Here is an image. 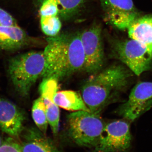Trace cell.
I'll list each match as a JSON object with an SVG mask.
<instances>
[{"mask_svg": "<svg viewBox=\"0 0 152 152\" xmlns=\"http://www.w3.org/2000/svg\"><path fill=\"white\" fill-rule=\"evenodd\" d=\"M47 42L43 51L45 66L43 78H52L59 81L84 69L81 33L58 34L48 37Z\"/></svg>", "mask_w": 152, "mask_h": 152, "instance_id": "6da1fadb", "label": "cell"}, {"mask_svg": "<svg viewBox=\"0 0 152 152\" xmlns=\"http://www.w3.org/2000/svg\"><path fill=\"white\" fill-rule=\"evenodd\" d=\"M132 76L124 66L113 65L102 69L87 79L81 95L90 112L100 115L105 108L128 86Z\"/></svg>", "mask_w": 152, "mask_h": 152, "instance_id": "7a4b0ae2", "label": "cell"}, {"mask_svg": "<svg viewBox=\"0 0 152 152\" xmlns=\"http://www.w3.org/2000/svg\"><path fill=\"white\" fill-rule=\"evenodd\" d=\"M45 66L43 51H30L17 55L9 61L8 73L16 91L26 97L42 77Z\"/></svg>", "mask_w": 152, "mask_h": 152, "instance_id": "3957f363", "label": "cell"}, {"mask_svg": "<svg viewBox=\"0 0 152 152\" xmlns=\"http://www.w3.org/2000/svg\"><path fill=\"white\" fill-rule=\"evenodd\" d=\"M68 136L79 146L94 148L97 143L105 124L100 116L90 111H78L67 118Z\"/></svg>", "mask_w": 152, "mask_h": 152, "instance_id": "277c9868", "label": "cell"}, {"mask_svg": "<svg viewBox=\"0 0 152 152\" xmlns=\"http://www.w3.org/2000/svg\"><path fill=\"white\" fill-rule=\"evenodd\" d=\"M112 49L115 58L137 76L152 68V52L146 46L135 40H115Z\"/></svg>", "mask_w": 152, "mask_h": 152, "instance_id": "5b68a950", "label": "cell"}, {"mask_svg": "<svg viewBox=\"0 0 152 152\" xmlns=\"http://www.w3.org/2000/svg\"><path fill=\"white\" fill-rule=\"evenodd\" d=\"M129 124L115 120L105 124L94 152H125L132 143Z\"/></svg>", "mask_w": 152, "mask_h": 152, "instance_id": "8992f818", "label": "cell"}, {"mask_svg": "<svg viewBox=\"0 0 152 152\" xmlns=\"http://www.w3.org/2000/svg\"><path fill=\"white\" fill-rule=\"evenodd\" d=\"M85 56L84 70L92 75L102 69L104 53L100 26L94 24L81 33Z\"/></svg>", "mask_w": 152, "mask_h": 152, "instance_id": "52a82bcc", "label": "cell"}, {"mask_svg": "<svg viewBox=\"0 0 152 152\" xmlns=\"http://www.w3.org/2000/svg\"><path fill=\"white\" fill-rule=\"evenodd\" d=\"M105 20L119 29H128L139 15L132 0H99Z\"/></svg>", "mask_w": 152, "mask_h": 152, "instance_id": "ba28073f", "label": "cell"}, {"mask_svg": "<svg viewBox=\"0 0 152 152\" xmlns=\"http://www.w3.org/2000/svg\"><path fill=\"white\" fill-rule=\"evenodd\" d=\"M152 107V82H140L133 88L119 113L126 119L134 121Z\"/></svg>", "mask_w": 152, "mask_h": 152, "instance_id": "9c48e42d", "label": "cell"}, {"mask_svg": "<svg viewBox=\"0 0 152 152\" xmlns=\"http://www.w3.org/2000/svg\"><path fill=\"white\" fill-rule=\"evenodd\" d=\"M26 117L20 109L9 100L0 97V129L13 138L18 137L24 129Z\"/></svg>", "mask_w": 152, "mask_h": 152, "instance_id": "30bf717a", "label": "cell"}, {"mask_svg": "<svg viewBox=\"0 0 152 152\" xmlns=\"http://www.w3.org/2000/svg\"><path fill=\"white\" fill-rule=\"evenodd\" d=\"M20 135L21 140L18 142L21 152H61L51 140L37 128L24 129Z\"/></svg>", "mask_w": 152, "mask_h": 152, "instance_id": "8fae6325", "label": "cell"}, {"mask_svg": "<svg viewBox=\"0 0 152 152\" xmlns=\"http://www.w3.org/2000/svg\"><path fill=\"white\" fill-rule=\"evenodd\" d=\"M31 38L18 26H0V49L7 51L18 50L28 46Z\"/></svg>", "mask_w": 152, "mask_h": 152, "instance_id": "7c38bea8", "label": "cell"}, {"mask_svg": "<svg viewBox=\"0 0 152 152\" xmlns=\"http://www.w3.org/2000/svg\"><path fill=\"white\" fill-rule=\"evenodd\" d=\"M128 30L130 39L143 44L152 52V15L139 17Z\"/></svg>", "mask_w": 152, "mask_h": 152, "instance_id": "4fadbf2b", "label": "cell"}, {"mask_svg": "<svg viewBox=\"0 0 152 152\" xmlns=\"http://www.w3.org/2000/svg\"><path fill=\"white\" fill-rule=\"evenodd\" d=\"M54 102L59 107L71 111H90L85 104L82 95L75 91L57 92L53 99Z\"/></svg>", "mask_w": 152, "mask_h": 152, "instance_id": "5bb4252c", "label": "cell"}, {"mask_svg": "<svg viewBox=\"0 0 152 152\" xmlns=\"http://www.w3.org/2000/svg\"><path fill=\"white\" fill-rule=\"evenodd\" d=\"M37 4L45 0H36ZM56 5L60 19L67 20L78 15L84 6L86 0H50Z\"/></svg>", "mask_w": 152, "mask_h": 152, "instance_id": "9a60e30c", "label": "cell"}, {"mask_svg": "<svg viewBox=\"0 0 152 152\" xmlns=\"http://www.w3.org/2000/svg\"><path fill=\"white\" fill-rule=\"evenodd\" d=\"M32 116L37 128L46 134L49 124L47 119L46 107L41 97L34 102L32 108Z\"/></svg>", "mask_w": 152, "mask_h": 152, "instance_id": "2e32d148", "label": "cell"}, {"mask_svg": "<svg viewBox=\"0 0 152 152\" xmlns=\"http://www.w3.org/2000/svg\"><path fill=\"white\" fill-rule=\"evenodd\" d=\"M43 100L46 107V115L48 124L51 129L53 134H57L59 129V108L53 101L48 99H43Z\"/></svg>", "mask_w": 152, "mask_h": 152, "instance_id": "e0dca14e", "label": "cell"}, {"mask_svg": "<svg viewBox=\"0 0 152 152\" xmlns=\"http://www.w3.org/2000/svg\"><path fill=\"white\" fill-rule=\"evenodd\" d=\"M40 23L43 32L49 37L58 35L62 26L61 19L58 15L40 18Z\"/></svg>", "mask_w": 152, "mask_h": 152, "instance_id": "ac0fdd59", "label": "cell"}, {"mask_svg": "<svg viewBox=\"0 0 152 152\" xmlns=\"http://www.w3.org/2000/svg\"><path fill=\"white\" fill-rule=\"evenodd\" d=\"M58 81L52 78L43 79L39 87L41 97L43 99L53 101L55 95L58 92Z\"/></svg>", "mask_w": 152, "mask_h": 152, "instance_id": "d6986e66", "label": "cell"}, {"mask_svg": "<svg viewBox=\"0 0 152 152\" xmlns=\"http://www.w3.org/2000/svg\"><path fill=\"white\" fill-rule=\"evenodd\" d=\"M0 152H21L18 142L10 137L3 141L0 146Z\"/></svg>", "mask_w": 152, "mask_h": 152, "instance_id": "ffe728a7", "label": "cell"}, {"mask_svg": "<svg viewBox=\"0 0 152 152\" xmlns=\"http://www.w3.org/2000/svg\"><path fill=\"white\" fill-rule=\"evenodd\" d=\"M18 26L17 20L7 11L0 8V26Z\"/></svg>", "mask_w": 152, "mask_h": 152, "instance_id": "44dd1931", "label": "cell"}, {"mask_svg": "<svg viewBox=\"0 0 152 152\" xmlns=\"http://www.w3.org/2000/svg\"><path fill=\"white\" fill-rule=\"evenodd\" d=\"M3 142V141L2 140L1 138V136H0V146L2 144Z\"/></svg>", "mask_w": 152, "mask_h": 152, "instance_id": "7402d4cb", "label": "cell"}]
</instances>
